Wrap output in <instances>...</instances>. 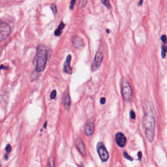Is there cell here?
<instances>
[{
	"label": "cell",
	"instance_id": "cell-15",
	"mask_svg": "<svg viewBox=\"0 0 167 167\" xmlns=\"http://www.w3.org/2000/svg\"><path fill=\"white\" fill-rule=\"evenodd\" d=\"M166 53H167V47H166L165 45H163V47H162V57L163 58H165Z\"/></svg>",
	"mask_w": 167,
	"mask_h": 167
},
{
	"label": "cell",
	"instance_id": "cell-1",
	"mask_svg": "<svg viewBox=\"0 0 167 167\" xmlns=\"http://www.w3.org/2000/svg\"><path fill=\"white\" fill-rule=\"evenodd\" d=\"M146 108L144 110V115L143 117L142 123L144 129L145 135L147 140L149 142H153L155 138V120L152 109L148 107V105H144Z\"/></svg>",
	"mask_w": 167,
	"mask_h": 167
},
{
	"label": "cell",
	"instance_id": "cell-5",
	"mask_svg": "<svg viewBox=\"0 0 167 167\" xmlns=\"http://www.w3.org/2000/svg\"><path fill=\"white\" fill-rule=\"evenodd\" d=\"M97 149L100 160L103 162H106L109 158V154L105 145L102 142H99L97 144Z\"/></svg>",
	"mask_w": 167,
	"mask_h": 167
},
{
	"label": "cell",
	"instance_id": "cell-20",
	"mask_svg": "<svg viewBox=\"0 0 167 167\" xmlns=\"http://www.w3.org/2000/svg\"><path fill=\"white\" fill-rule=\"evenodd\" d=\"M87 4H88L87 1H80V3H79L80 7H85Z\"/></svg>",
	"mask_w": 167,
	"mask_h": 167
},
{
	"label": "cell",
	"instance_id": "cell-10",
	"mask_svg": "<svg viewBox=\"0 0 167 167\" xmlns=\"http://www.w3.org/2000/svg\"><path fill=\"white\" fill-rule=\"evenodd\" d=\"M72 43H73L74 48L76 49H81L84 47L83 40L78 36H73L71 39Z\"/></svg>",
	"mask_w": 167,
	"mask_h": 167
},
{
	"label": "cell",
	"instance_id": "cell-13",
	"mask_svg": "<svg viewBox=\"0 0 167 167\" xmlns=\"http://www.w3.org/2000/svg\"><path fill=\"white\" fill-rule=\"evenodd\" d=\"M65 26V25L63 24V22H61L60 23V24L59 25L58 28L56 29V30L55 31V33H54V35L56 36H59L62 34V32L63 29H64Z\"/></svg>",
	"mask_w": 167,
	"mask_h": 167
},
{
	"label": "cell",
	"instance_id": "cell-23",
	"mask_svg": "<svg viewBox=\"0 0 167 167\" xmlns=\"http://www.w3.org/2000/svg\"><path fill=\"white\" fill-rule=\"evenodd\" d=\"M161 40H162V41H163V42L165 43H166L167 42V39H166V35H163V36H161Z\"/></svg>",
	"mask_w": 167,
	"mask_h": 167
},
{
	"label": "cell",
	"instance_id": "cell-2",
	"mask_svg": "<svg viewBox=\"0 0 167 167\" xmlns=\"http://www.w3.org/2000/svg\"><path fill=\"white\" fill-rule=\"evenodd\" d=\"M48 59V54L47 48L43 46H40L38 47L37 50L35 62V70L37 73H41V72L45 70L47 65Z\"/></svg>",
	"mask_w": 167,
	"mask_h": 167
},
{
	"label": "cell",
	"instance_id": "cell-19",
	"mask_svg": "<svg viewBox=\"0 0 167 167\" xmlns=\"http://www.w3.org/2000/svg\"><path fill=\"white\" fill-rule=\"evenodd\" d=\"M56 97V90H53L52 91V93L50 94V98L51 99H54Z\"/></svg>",
	"mask_w": 167,
	"mask_h": 167
},
{
	"label": "cell",
	"instance_id": "cell-16",
	"mask_svg": "<svg viewBox=\"0 0 167 167\" xmlns=\"http://www.w3.org/2000/svg\"><path fill=\"white\" fill-rule=\"evenodd\" d=\"M101 3L103 4H104L105 6L107 7L108 8H111V5H110V1H108V0H105V1H101Z\"/></svg>",
	"mask_w": 167,
	"mask_h": 167
},
{
	"label": "cell",
	"instance_id": "cell-27",
	"mask_svg": "<svg viewBox=\"0 0 167 167\" xmlns=\"http://www.w3.org/2000/svg\"><path fill=\"white\" fill-rule=\"evenodd\" d=\"M142 3H143L142 1H140V3H139V6H140V5H142Z\"/></svg>",
	"mask_w": 167,
	"mask_h": 167
},
{
	"label": "cell",
	"instance_id": "cell-21",
	"mask_svg": "<svg viewBox=\"0 0 167 167\" xmlns=\"http://www.w3.org/2000/svg\"><path fill=\"white\" fill-rule=\"evenodd\" d=\"M130 116L132 120H134L135 117H136V115H135V113L133 110H131L130 112Z\"/></svg>",
	"mask_w": 167,
	"mask_h": 167
},
{
	"label": "cell",
	"instance_id": "cell-24",
	"mask_svg": "<svg viewBox=\"0 0 167 167\" xmlns=\"http://www.w3.org/2000/svg\"><path fill=\"white\" fill-rule=\"evenodd\" d=\"M105 103H106V99H105V97L101 98V99H100V104L104 105Z\"/></svg>",
	"mask_w": 167,
	"mask_h": 167
},
{
	"label": "cell",
	"instance_id": "cell-11",
	"mask_svg": "<svg viewBox=\"0 0 167 167\" xmlns=\"http://www.w3.org/2000/svg\"><path fill=\"white\" fill-rule=\"evenodd\" d=\"M71 61V56L68 55L67 58H66L64 66H63V71H64L65 73L67 74H72V73H73V70H72V68L70 66Z\"/></svg>",
	"mask_w": 167,
	"mask_h": 167
},
{
	"label": "cell",
	"instance_id": "cell-25",
	"mask_svg": "<svg viewBox=\"0 0 167 167\" xmlns=\"http://www.w3.org/2000/svg\"><path fill=\"white\" fill-rule=\"evenodd\" d=\"M75 1L74 0H73V1H71V6H70V8H71V9H73V7H74V4H75Z\"/></svg>",
	"mask_w": 167,
	"mask_h": 167
},
{
	"label": "cell",
	"instance_id": "cell-17",
	"mask_svg": "<svg viewBox=\"0 0 167 167\" xmlns=\"http://www.w3.org/2000/svg\"><path fill=\"white\" fill-rule=\"evenodd\" d=\"M123 155H124V157H125V159H128L129 161H132V160H133V159H132V157H131L130 155H129V154L127 153L126 151H125L124 153H123Z\"/></svg>",
	"mask_w": 167,
	"mask_h": 167
},
{
	"label": "cell",
	"instance_id": "cell-6",
	"mask_svg": "<svg viewBox=\"0 0 167 167\" xmlns=\"http://www.w3.org/2000/svg\"><path fill=\"white\" fill-rule=\"evenodd\" d=\"M103 60V52L102 51H97L96 56H95L94 59L91 65V71H96L100 67V65Z\"/></svg>",
	"mask_w": 167,
	"mask_h": 167
},
{
	"label": "cell",
	"instance_id": "cell-18",
	"mask_svg": "<svg viewBox=\"0 0 167 167\" xmlns=\"http://www.w3.org/2000/svg\"><path fill=\"white\" fill-rule=\"evenodd\" d=\"M52 11H53V13L54 14H56L57 13V6H56V4H52Z\"/></svg>",
	"mask_w": 167,
	"mask_h": 167
},
{
	"label": "cell",
	"instance_id": "cell-12",
	"mask_svg": "<svg viewBox=\"0 0 167 167\" xmlns=\"http://www.w3.org/2000/svg\"><path fill=\"white\" fill-rule=\"evenodd\" d=\"M63 105H64V107L67 109V110H69L71 107V101L70 96L68 93H65L64 95H63Z\"/></svg>",
	"mask_w": 167,
	"mask_h": 167
},
{
	"label": "cell",
	"instance_id": "cell-4",
	"mask_svg": "<svg viewBox=\"0 0 167 167\" xmlns=\"http://www.w3.org/2000/svg\"><path fill=\"white\" fill-rule=\"evenodd\" d=\"M11 32L10 25L5 22L0 23V41H4L9 36Z\"/></svg>",
	"mask_w": 167,
	"mask_h": 167
},
{
	"label": "cell",
	"instance_id": "cell-26",
	"mask_svg": "<svg viewBox=\"0 0 167 167\" xmlns=\"http://www.w3.org/2000/svg\"><path fill=\"white\" fill-rule=\"evenodd\" d=\"M138 156H139V160H140L141 158H142V153H141V151H139L138 153Z\"/></svg>",
	"mask_w": 167,
	"mask_h": 167
},
{
	"label": "cell",
	"instance_id": "cell-14",
	"mask_svg": "<svg viewBox=\"0 0 167 167\" xmlns=\"http://www.w3.org/2000/svg\"><path fill=\"white\" fill-rule=\"evenodd\" d=\"M47 167H55V161L53 157L49 158Z\"/></svg>",
	"mask_w": 167,
	"mask_h": 167
},
{
	"label": "cell",
	"instance_id": "cell-7",
	"mask_svg": "<svg viewBox=\"0 0 167 167\" xmlns=\"http://www.w3.org/2000/svg\"><path fill=\"white\" fill-rule=\"evenodd\" d=\"M115 140H116L117 145L120 147V148H123L126 144L127 139L122 132H119L116 133V136H115Z\"/></svg>",
	"mask_w": 167,
	"mask_h": 167
},
{
	"label": "cell",
	"instance_id": "cell-8",
	"mask_svg": "<svg viewBox=\"0 0 167 167\" xmlns=\"http://www.w3.org/2000/svg\"><path fill=\"white\" fill-rule=\"evenodd\" d=\"M95 131V124L91 121H88L84 127V132L87 136H91Z\"/></svg>",
	"mask_w": 167,
	"mask_h": 167
},
{
	"label": "cell",
	"instance_id": "cell-28",
	"mask_svg": "<svg viewBox=\"0 0 167 167\" xmlns=\"http://www.w3.org/2000/svg\"><path fill=\"white\" fill-rule=\"evenodd\" d=\"M0 167H1V165H0Z\"/></svg>",
	"mask_w": 167,
	"mask_h": 167
},
{
	"label": "cell",
	"instance_id": "cell-9",
	"mask_svg": "<svg viewBox=\"0 0 167 167\" xmlns=\"http://www.w3.org/2000/svg\"><path fill=\"white\" fill-rule=\"evenodd\" d=\"M76 146L78 149V150L79 151V152L83 156H86V147L84 144L83 141L80 138H78V139L75 141Z\"/></svg>",
	"mask_w": 167,
	"mask_h": 167
},
{
	"label": "cell",
	"instance_id": "cell-22",
	"mask_svg": "<svg viewBox=\"0 0 167 167\" xmlns=\"http://www.w3.org/2000/svg\"><path fill=\"white\" fill-rule=\"evenodd\" d=\"M11 149H12V148H11V145H7V147H6V149H5V150H6V151H7V155L8 154H9L10 152H11Z\"/></svg>",
	"mask_w": 167,
	"mask_h": 167
},
{
	"label": "cell",
	"instance_id": "cell-3",
	"mask_svg": "<svg viewBox=\"0 0 167 167\" xmlns=\"http://www.w3.org/2000/svg\"><path fill=\"white\" fill-rule=\"evenodd\" d=\"M122 93L123 99L127 102H131L132 100V90L129 83L125 80L122 84Z\"/></svg>",
	"mask_w": 167,
	"mask_h": 167
}]
</instances>
